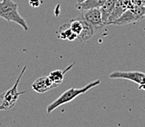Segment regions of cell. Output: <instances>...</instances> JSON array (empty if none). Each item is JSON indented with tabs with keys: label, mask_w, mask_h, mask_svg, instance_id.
<instances>
[{
	"label": "cell",
	"mask_w": 145,
	"mask_h": 127,
	"mask_svg": "<svg viewBox=\"0 0 145 127\" xmlns=\"http://www.w3.org/2000/svg\"><path fill=\"white\" fill-rule=\"evenodd\" d=\"M111 79H122V80H130L131 82L139 85L142 82L144 78L145 77V74L137 71H114L109 75Z\"/></svg>",
	"instance_id": "5b68a950"
},
{
	"label": "cell",
	"mask_w": 145,
	"mask_h": 127,
	"mask_svg": "<svg viewBox=\"0 0 145 127\" xmlns=\"http://www.w3.org/2000/svg\"><path fill=\"white\" fill-rule=\"evenodd\" d=\"M84 1H86V0H77V2H76V4L82 3V2H84Z\"/></svg>",
	"instance_id": "e0dca14e"
},
{
	"label": "cell",
	"mask_w": 145,
	"mask_h": 127,
	"mask_svg": "<svg viewBox=\"0 0 145 127\" xmlns=\"http://www.w3.org/2000/svg\"><path fill=\"white\" fill-rule=\"evenodd\" d=\"M82 21L83 24V29H82V32L78 36L77 39L81 41H87L93 37L95 32V29L94 28L93 26H92L90 24L84 20L82 19Z\"/></svg>",
	"instance_id": "30bf717a"
},
{
	"label": "cell",
	"mask_w": 145,
	"mask_h": 127,
	"mask_svg": "<svg viewBox=\"0 0 145 127\" xmlns=\"http://www.w3.org/2000/svg\"><path fill=\"white\" fill-rule=\"evenodd\" d=\"M0 17L8 22H15L20 25L24 31H28L27 22L18 11V5L12 0H2L0 2Z\"/></svg>",
	"instance_id": "7a4b0ae2"
},
{
	"label": "cell",
	"mask_w": 145,
	"mask_h": 127,
	"mask_svg": "<svg viewBox=\"0 0 145 127\" xmlns=\"http://www.w3.org/2000/svg\"><path fill=\"white\" fill-rule=\"evenodd\" d=\"M70 27H71V30L74 33L79 35L82 31L83 29V24H82V21L81 18L79 19H76V20H72L70 22Z\"/></svg>",
	"instance_id": "5bb4252c"
},
{
	"label": "cell",
	"mask_w": 145,
	"mask_h": 127,
	"mask_svg": "<svg viewBox=\"0 0 145 127\" xmlns=\"http://www.w3.org/2000/svg\"><path fill=\"white\" fill-rule=\"evenodd\" d=\"M57 88L48 76H42L32 83V88L38 93H43Z\"/></svg>",
	"instance_id": "8992f818"
},
{
	"label": "cell",
	"mask_w": 145,
	"mask_h": 127,
	"mask_svg": "<svg viewBox=\"0 0 145 127\" xmlns=\"http://www.w3.org/2000/svg\"><path fill=\"white\" fill-rule=\"evenodd\" d=\"M75 65V63H73L72 64H71V65H69L68 67L66 68L64 70H55V71H52L50 73L49 75H48V77L51 79L54 85H57V87H59L62 83L64 80V77H65V74L68 71H70L71 69V68L73 67Z\"/></svg>",
	"instance_id": "9c48e42d"
},
{
	"label": "cell",
	"mask_w": 145,
	"mask_h": 127,
	"mask_svg": "<svg viewBox=\"0 0 145 127\" xmlns=\"http://www.w3.org/2000/svg\"><path fill=\"white\" fill-rule=\"evenodd\" d=\"M106 0H86L80 4H76V8L78 11H83L92 8H101Z\"/></svg>",
	"instance_id": "7c38bea8"
},
{
	"label": "cell",
	"mask_w": 145,
	"mask_h": 127,
	"mask_svg": "<svg viewBox=\"0 0 145 127\" xmlns=\"http://www.w3.org/2000/svg\"><path fill=\"white\" fill-rule=\"evenodd\" d=\"M27 68V64H25L21 72L20 73L18 79L16 80L15 85L10 90H7L3 93L0 94V111H7L14 107L18 97L22 94H24L26 91H18V85L23 76L24 73Z\"/></svg>",
	"instance_id": "3957f363"
},
{
	"label": "cell",
	"mask_w": 145,
	"mask_h": 127,
	"mask_svg": "<svg viewBox=\"0 0 145 127\" xmlns=\"http://www.w3.org/2000/svg\"><path fill=\"white\" fill-rule=\"evenodd\" d=\"M59 38L62 40L72 41L78 38V35L71 30L69 23H66L60 26L59 29Z\"/></svg>",
	"instance_id": "8fae6325"
},
{
	"label": "cell",
	"mask_w": 145,
	"mask_h": 127,
	"mask_svg": "<svg viewBox=\"0 0 145 127\" xmlns=\"http://www.w3.org/2000/svg\"><path fill=\"white\" fill-rule=\"evenodd\" d=\"M81 18L90 24L95 30L101 28L105 25L100 8H92L82 11Z\"/></svg>",
	"instance_id": "277c9868"
},
{
	"label": "cell",
	"mask_w": 145,
	"mask_h": 127,
	"mask_svg": "<svg viewBox=\"0 0 145 127\" xmlns=\"http://www.w3.org/2000/svg\"><path fill=\"white\" fill-rule=\"evenodd\" d=\"M117 1L118 0H106L104 4L102 5V7L100 8L101 13H102V18H103L104 24L109 17L111 13L113 11L114 6L116 5Z\"/></svg>",
	"instance_id": "4fadbf2b"
},
{
	"label": "cell",
	"mask_w": 145,
	"mask_h": 127,
	"mask_svg": "<svg viewBox=\"0 0 145 127\" xmlns=\"http://www.w3.org/2000/svg\"><path fill=\"white\" fill-rule=\"evenodd\" d=\"M29 5L32 7H38L41 5L40 0H29Z\"/></svg>",
	"instance_id": "2e32d148"
},
{
	"label": "cell",
	"mask_w": 145,
	"mask_h": 127,
	"mask_svg": "<svg viewBox=\"0 0 145 127\" xmlns=\"http://www.w3.org/2000/svg\"><path fill=\"white\" fill-rule=\"evenodd\" d=\"M143 5H144V0H129V9H133Z\"/></svg>",
	"instance_id": "9a60e30c"
},
{
	"label": "cell",
	"mask_w": 145,
	"mask_h": 127,
	"mask_svg": "<svg viewBox=\"0 0 145 127\" xmlns=\"http://www.w3.org/2000/svg\"><path fill=\"white\" fill-rule=\"evenodd\" d=\"M100 84H101V81L99 80H97L95 81L89 83L87 85H85L84 87L81 88H71L65 90L56 100H54L53 102H52L49 105H48L47 109H47V113L48 114H51L54 110H55L59 106L71 102L72 100H74L76 97H78V95L87 93L89 90H90V89L93 88L99 85Z\"/></svg>",
	"instance_id": "6da1fadb"
},
{
	"label": "cell",
	"mask_w": 145,
	"mask_h": 127,
	"mask_svg": "<svg viewBox=\"0 0 145 127\" xmlns=\"http://www.w3.org/2000/svg\"><path fill=\"white\" fill-rule=\"evenodd\" d=\"M127 9H129V0H118L109 17L105 23V25L112 24L114 21L120 18Z\"/></svg>",
	"instance_id": "52a82bcc"
},
{
	"label": "cell",
	"mask_w": 145,
	"mask_h": 127,
	"mask_svg": "<svg viewBox=\"0 0 145 127\" xmlns=\"http://www.w3.org/2000/svg\"><path fill=\"white\" fill-rule=\"evenodd\" d=\"M141 20H142V18L136 13L131 9H127L120 18L114 21L112 24L122 26V25L129 24L141 21Z\"/></svg>",
	"instance_id": "ba28073f"
}]
</instances>
